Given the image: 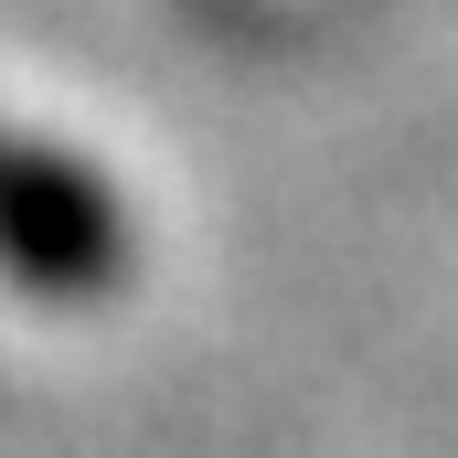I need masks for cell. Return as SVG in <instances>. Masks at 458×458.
Instances as JSON below:
<instances>
[{"instance_id":"obj_1","label":"cell","mask_w":458,"mask_h":458,"mask_svg":"<svg viewBox=\"0 0 458 458\" xmlns=\"http://www.w3.org/2000/svg\"><path fill=\"white\" fill-rule=\"evenodd\" d=\"M0 277H21L32 299H97L107 277H128L117 192L11 128H0Z\"/></svg>"}]
</instances>
